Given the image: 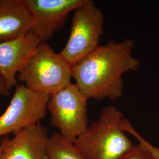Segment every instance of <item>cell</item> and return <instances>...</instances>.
I'll use <instances>...</instances> for the list:
<instances>
[{
	"label": "cell",
	"mask_w": 159,
	"mask_h": 159,
	"mask_svg": "<svg viewBox=\"0 0 159 159\" xmlns=\"http://www.w3.org/2000/svg\"><path fill=\"white\" fill-rule=\"evenodd\" d=\"M134 46L130 39L119 43L111 40L100 45L71 66L74 83L89 99L119 98L123 93V75L140 66V61L133 54Z\"/></svg>",
	"instance_id": "obj_1"
},
{
	"label": "cell",
	"mask_w": 159,
	"mask_h": 159,
	"mask_svg": "<svg viewBox=\"0 0 159 159\" xmlns=\"http://www.w3.org/2000/svg\"><path fill=\"white\" fill-rule=\"evenodd\" d=\"M125 118L114 106L106 107L74 144L85 159H120L134 146L123 129Z\"/></svg>",
	"instance_id": "obj_2"
},
{
	"label": "cell",
	"mask_w": 159,
	"mask_h": 159,
	"mask_svg": "<svg viewBox=\"0 0 159 159\" xmlns=\"http://www.w3.org/2000/svg\"><path fill=\"white\" fill-rule=\"evenodd\" d=\"M17 77L32 91L51 96L71 83V66L47 43H40Z\"/></svg>",
	"instance_id": "obj_3"
},
{
	"label": "cell",
	"mask_w": 159,
	"mask_h": 159,
	"mask_svg": "<svg viewBox=\"0 0 159 159\" xmlns=\"http://www.w3.org/2000/svg\"><path fill=\"white\" fill-rule=\"evenodd\" d=\"M68 41L60 52L71 66L94 51L104 33V16L92 0H84L75 11Z\"/></svg>",
	"instance_id": "obj_4"
},
{
	"label": "cell",
	"mask_w": 159,
	"mask_h": 159,
	"mask_svg": "<svg viewBox=\"0 0 159 159\" xmlns=\"http://www.w3.org/2000/svg\"><path fill=\"white\" fill-rule=\"evenodd\" d=\"M89 98L75 83H70L50 96L47 111L51 115L52 126L69 141H74L89 127Z\"/></svg>",
	"instance_id": "obj_5"
},
{
	"label": "cell",
	"mask_w": 159,
	"mask_h": 159,
	"mask_svg": "<svg viewBox=\"0 0 159 159\" xmlns=\"http://www.w3.org/2000/svg\"><path fill=\"white\" fill-rule=\"evenodd\" d=\"M50 96L32 91L25 85H17L10 104L0 116V137L16 134L40 123L46 117Z\"/></svg>",
	"instance_id": "obj_6"
},
{
	"label": "cell",
	"mask_w": 159,
	"mask_h": 159,
	"mask_svg": "<svg viewBox=\"0 0 159 159\" xmlns=\"http://www.w3.org/2000/svg\"><path fill=\"white\" fill-rule=\"evenodd\" d=\"M32 18L30 32L40 43H47L63 29L70 12L84 0H24Z\"/></svg>",
	"instance_id": "obj_7"
},
{
	"label": "cell",
	"mask_w": 159,
	"mask_h": 159,
	"mask_svg": "<svg viewBox=\"0 0 159 159\" xmlns=\"http://www.w3.org/2000/svg\"><path fill=\"white\" fill-rule=\"evenodd\" d=\"M48 139L47 129L40 123L24 129L12 138L2 137L0 159H44Z\"/></svg>",
	"instance_id": "obj_8"
},
{
	"label": "cell",
	"mask_w": 159,
	"mask_h": 159,
	"mask_svg": "<svg viewBox=\"0 0 159 159\" xmlns=\"http://www.w3.org/2000/svg\"><path fill=\"white\" fill-rule=\"evenodd\" d=\"M40 42L30 32L20 37L0 43V75L8 87L17 86V77Z\"/></svg>",
	"instance_id": "obj_9"
},
{
	"label": "cell",
	"mask_w": 159,
	"mask_h": 159,
	"mask_svg": "<svg viewBox=\"0 0 159 159\" xmlns=\"http://www.w3.org/2000/svg\"><path fill=\"white\" fill-rule=\"evenodd\" d=\"M32 18L24 0H0V43L30 32Z\"/></svg>",
	"instance_id": "obj_10"
},
{
	"label": "cell",
	"mask_w": 159,
	"mask_h": 159,
	"mask_svg": "<svg viewBox=\"0 0 159 159\" xmlns=\"http://www.w3.org/2000/svg\"><path fill=\"white\" fill-rule=\"evenodd\" d=\"M44 159H85L74 143L64 138L60 133L49 137Z\"/></svg>",
	"instance_id": "obj_11"
},
{
	"label": "cell",
	"mask_w": 159,
	"mask_h": 159,
	"mask_svg": "<svg viewBox=\"0 0 159 159\" xmlns=\"http://www.w3.org/2000/svg\"><path fill=\"white\" fill-rule=\"evenodd\" d=\"M123 129L125 133H128L134 137L137 140L139 141V144H141L153 154L156 159H159V148L154 146L150 143L148 142L145 139H144L133 127V126L131 124L129 120L125 118L123 124Z\"/></svg>",
	"instance_id": "obj_12"
},
{
	"label": "cell",
	"mask_w": 159,
	"mask_h": 159,
	"mask_svg": "<svg viewBox=\"0 0 159 159\" xmlns=\"http://www.w3.org/2000/svg\"><path fill=\"white\" fill-rule=\"evenodd\" d=\"M120 159H156L153 154L141 144L134 145Z\"/></svg>",
	"instance_id": "obj_13"
},
{
	"label": "cell",
	"mask_w": 159,
	"mask_h": 159,
	"mask_svg": "<svg viewBox=\"0 0 159 159\" xmlns=\"http://www.w3.org/2000/svg\"><path fill=\"white\" fill-rule=\"evenodd\" d=\"M10 89L7 84L4 78L0 75V95L7 96L10 94Z\"/></svg>",
	"instance_id": "obj_14"
},
{
	"label": "cell",
	"mask_w": 159,
	"mask_h": 159,
	"mask_svg": "<svg viewBox=\"0 0 159 159\" xmlns=\"http://www.w3.org/2000/svg\"><path fill=\"white\" fill-rule=\"evenodd\" d=\"M2 153V147H1V144H0V158H1V157Z\"/></svg>",
	"instance_id": "obj_15"
}]
</instances>
